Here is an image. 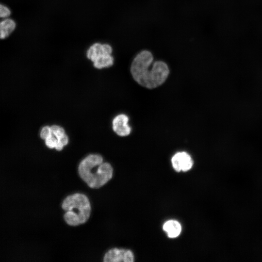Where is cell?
I'll return each instance as SVG.
<instances>
[{
    "label": "cell",
    "mask_w": 262,
    "mask_h": 262,
    "mask_svg": "<svg viewBox=\"0 0 262 262\" xmlns=\"http://www.w3.org/2000/svg\"><path fill=\"white\" fill-rule=\"evenodd\" d=\"M152 52L147 49L139 51L131 66V75L140 85L153 89L162 85L169 74L168 65L161 60L153 62Z\"/></svg>",
    "instance_id": "obj_1"
},
{
    "label": "cell",
    "mask_w": 262,
    "mask_h": 262,
    "mask_svg": "<svg viewBox=\"0 0 262 262\" xmlns=\"http://www.w3.org/2000/svg\"><path fill=\"white\" fill-rule=\"evenodd\" d=\"M79 173L81 178L92 188H98L106 183L113 176L111 165L103 162L98 154H90L80 163Z\"/></svg>",
    "instance_id": "obj_2"
},
{
    "label": "cell",
    "mask_w": 262,
    "mask_h": 262,
    "mask_svg": "<svg viewBox=\"0 0 262 262\" xmlns=\"http://www.w3.org/2000/svg\"><path fill=\"white\" fill-rule=\"evenodd\" d=\"M62 207L66 211L65 220L70 226L84 223L90 215V203L83 194L76 193L67 196L64 200Z\"/></svg>",
    "instance_id": "obj_3"
},
{
    "label": "cell",
    "mask_w": 262,
    "mask_h": 262,
    "mask_svg": "<svg viewBox=\"0 0 262 262\" xmlns=\"http://www.w3.org/2000/svg\"><path fill=\"white\" fill-rule=\"evenodd\" d=\"M10 15V10L0 4V39L8 36L16 27L14 21L9 18Z\"/></svg>",
    "instance_id": "obj_4"
},
{
    "label": "cell",
    "mask_w": 262,
    "mask_h": 262,
    "mask_svg": "<svg viewBox=\"0 0 262 262\" xmlns=\"http://www.w3.org/2000/svg\"><path fill=\"white\" fill-rule=\"evenodd\" d=\"M134 256L130 250L113 248L109 250L104 257L105 262H132Z\"/></svg>",
    "instance_id": "obj_5"
},
{
    "label": "cell",
    "mask_w": 262,
    "mask_h": 262,
    "mask_svg": "<svg viewBox=\"0 0 262 262\" xmlns=\"http://www.w3.org/2000/svg\"><path fill=\"white\" fill-rule=\"evenodd\" d=\"M171 162L173 167L178 172L187 171L192 168L193 164L191 156L184 151L176 153L172 157Z\"/></svg>",
    "instance_id": "obj_6"
},
{
    "label": "cell",
    "mask_w": 262,
    "mask_h": 262,
    "mask_svg": "<svg viewBox=\"0 0 262 262\" xmlns=\"http://www.w3.org/2000/svg\"><path fill=\"white\" fill-rule=\"evenodd\" d=\"M128 117L124 114H120L114 118L113 121V129L119 136H126L131 132V128L128 125Z\"/></svg>",
    "instance_id": "obj_7"
},
{
    "label": "cell",
    "mask_w": 262,
    "mask_h": 262,
    "mask_svg": "<svg viewBox=\"0 0 262 262\" xmlns=\"http://www.w3.org/2000/svg\"><path fill=\"white\" fill-rule=\"evenodd\" d=\"M112 47L108 44L95 43L91 46L87 52V57L92 61L98 57L104 55H111Z\"/></svg>",
    "instance_id": "obj_8"
},
{
    "label": "cell",
    "mask_w": 262,
    "mask_h": 262,
    "mask_svg": "<svg viewBox=\"0 0 262 262\" xmlns=\"http://www.w3.org/2000/svg\"><path fill=\"white\" fill-rule=\"evenodd\" d=\"M52 133L56 137L58 141V145L56 149L61 150L63 147L68 143V137L65 134L63 128L57 125H53L50 127Z\"/></svg>",
    "instance_id": "obj_9"
},
{
    "label": "cell",
    "mask_w": 262,
    "mask_h": 262,
    "mask_svg": "<svg viewBox=\"0 0 262 262\" xmlns=\"http://www.w3.org/2000/svg\"><path fill=\"white\" fill-rule=\"evenodd\" d=\"M164 230L170 238H175L180 233L181 227L180 223L176 220H170L166 222L163 226Z\"/></svg>",
    "instance_id": "obj_10"
},
{
    "label": "cell",
    "mask_w": 262,
    "mask_h": 262,
    "mask_svg": "<svg viewBox=\"0 0 262 262\" xmlns=\"http://www.w3.org/2000/svg\"><path fill=\"white\" fill-rule=\"evenodd\" d=\"M93 62L95 67L101 69L112 66L114 63V58L111 55H104L98 57Z\"/></svg>",
    "instance_id": "obj_11"
},
{
    "label": "cell",
    "mask_w": 262,
    "mask_h": 262,
    "mask_svg": "<svg viewBox=\"0 0 262 262\" xmlns=\"http://www.w3.org/2000/svg\"><path fill=\"white\" fill-rule=\"evenodd\" d=\"M45 140L46 145L48 147L50 148H55L56 149L58 145V141L57 138L52 132Z\"/></svg>",
    "instance_id": "obj_12"
},
{
    "label": "cell",
    "mask_w": 262,
    "mask_h": 262,
    "mask_svg": "<svg viewBox=\"0 0 262 262\" xmlns=\"http://www.w3.org/2000/svg\"><path fill=\"white\" fill-rule=\"evenodd\" d=\"M51 133L50 127L45 126L44 127L40 132V137L42 139L45 140L48 137H49Z\"/></svg>",
    "instance_id": "obj_13"
}]
</instances>
